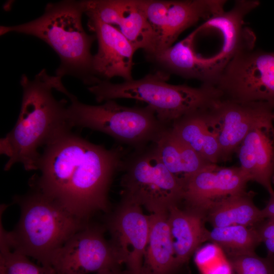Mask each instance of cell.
Here are the masks:
<instances>
[{
    "mask_svg": "<svg viewBox=\"0 0 274 274\" xmlns=\"http://www.w3.org/2000/svg\"><path fill=\"white\" fill-rule=\"evenodd\" d=\"M215 86L222 99L264 102L274 107V52L253 49L236 54Z\"/></svg>",
    "mask_w": 274,
    "mask_h": 274,
    "instance_id": "obj_8",
    "label": "cell"
},
{
    "mask_svg": "<svg viewBox=\"0 0 274 274\" xmlns=\"http://www.w3.org/2000/svg\"><path fill=\"white\" fill-rule=\"evenodd\" d=\"M0 251V274H56L52 267L34 263L4 242H1Z\"/></svg>",
    "mask_w": 274,
    "mask_h": 274,
    "instance_id": "obj_25",
    "label": "cell"
},
{
    "mask_svg": "<svg viewBox=\"0 0 274 274\" xmlns=\"http://www.w3.org/2000/svg\"><path fill=\"white\" fill-rule=\"evenodd\" d=\"M107 227L110 241L121 264L126 266L128 274H142V267L148 245L150 215H145L142 206L122 199L109 218Z\"/></svg>",
    "mask_w": 274,
    "mask_h": 274,
    "instance_id": "obj_12",
    "label": "cell"
},
{
    "mask_svg": "<svg viewBox=\"0 0 274 274\" xmlns=\"http://www.w3.org/2000/svg\"><path fill=\"white\" fill-rule=\"evenodd\" d=\"M14 200L20 208L19 220L10 232L1 223V237L12 251L31 257L45 266L51 267L55 252L88 224L33 189L15 196Z\"/></svg>",
    "mask_w": 274,
    "mask_h": 274,
    "instance_id": "obj_4",
    "label": "cell"
},
{
    "mask_svg": "<svg viewBox=\"0 0 274 274\" xmlns=\"http://www.w3.org/2000/svg\"><path fill=\"white\" fill-rule=\"evenodd\" d=\"M66 116L70 126L87 128L106 133L117 141L143 148L153 143L168 126L163 124L154 111L145 107H127L114 100L93 106L83 104L69 92Z\"/></svg>",
    "mask_w": 274,
    "mask_h": 274,
    "instance_id": "obj_6",
    "label": "cell"
},
{
    "mask_svg": "<svg viewBox=\"0 0 274 274\" xmlns=\"http://www.w3.org/2000/svg\"><path fill=\"white\" fill-rule=\"evenodd\" d=\"M153 144L162 163L182 186L184 180L211 163L179 139L170 126L166 127Z\"/></svg>",
    "mask_w": 274,
    "mask_h": 274,
    "instance_id": "obj_21",
    "label": "cell"
},
{
    "mask_svg": "<svg viewBox=\"0 0 274 274\" xmlns=\"http://www.w3.org/2000/svg\"><path fill=\"white\" fill-rule=\"evenodd\" d=\"M150 229L142 274H174L177 272L167 212L150 215Z\"/></svg>",
    "mask_w": 274,
    "mask_h": 274,
    "instance_id": "obj_20",
    "label": "cell"
},
{
    "mask_svg": "<svg viewBox=\"0 0 274 274\" xmlns=\"http://www.w3.org/2000/svg\"><path fill=\"white\" fill-rule=\"evenodd\" d=\"M240 167L250 181L257 182L268 192L274 184V126L273 123L250 132L235 152Z\"/></svg>",
    "mask_w": 274,
    "mask_h": 274,
    "instance_id": "obj_18",
    "label": "cell"
},
{
    "mask_svg": "<svg viewBox=\"0 0 274 274\" xmlns=\"http://www.w3.org/2000/svg\"><path fill=\"white\" fill-rule=\"evenodd\" d=\"M169 75L158 71L138 79L121 83L100 81L88 88L98 102L118 98L143 101L155 112L164 125L170 126L175 121L194 111L209 108L221 99L214 85L202 84L198 87L173 85L166 81Z\"/></svg>",
    "mask_w": 274,
    "mask_h": 274,
    "instance_id": "obj_5",
    "label": "cell"
},
{
    "mask_svg": "<svg viewBox=\"0 0 274 274\" xmlns=\"http://www.w3.org/2000/svg\"><path fill=\"white\" fill-rule=\"evenodd\" d=\"M84 4L88 18L118 26L136 51L153 52L154 34L139 0H86Z\"/></svg>",
    "mask_w": 274,
    "mask_h": 274,
    "instance_id": "obj_14",
    "label": "cell"
},
{
    "mask_svg": "<svg viewBox=\"0 0 274 274\" xmlns=\"http://www.w3.org/2000/svg\"><path fill=\"white\" fill-rule=\"evenodd\" d=\"M250 181L240 166L209 163L183 182L181 202L206 214L213 201L246 191Z\"/></svg>",
    "mask_w": 274,
    "mask_h": 274,
    "instance_id": "obj_13",
    "label": "cell"
},
{
    "mask_svg": "<svg viewBox=\"0 0 274 274\" xmlns=\"http://www.w3.org/2000/svg\"><path fill=\"white\" fill-rule=\"evenodd\" d=\"M95 274H128L127 271H122L120 267L102 270Z\"/></svg>",
    "mask_w": 274,
    "mask_h": 274,
    "instance_id": "obj_28",
    "label": "cell"
},
{
    "mask_svg": "<svg viewBox=\"0 0 274 274\" xmlns=\"http://www.w3.org/2000/svg\"><path fill=\"white\" fill-rule=\"evenodd\" d=\"M197 35L196 29L174 45L146 55L147 58L160 69L158 71L169 76L174 74L215 86L222 71L213 56L204 57L196 53L194 44Z\"/></svg>",
    "mask_w": 274,
    "mask_h": 274,
    "instance_id": "obj_16",
    "label": "cell"
},
{
    "mask_svg": "<svg viewBox=\"0 0 274 274\" xmlns=\"http://www.w3.org/2000/svg\"><path fill=\"white\" fill-rule=\"evenodd\" d=\"M252 191L230 195L211 203L206 212V221L214 228L239 225L254 227L265 220L262 210L253 202Z\"/></svg>",
    "mask_w": 274,
    "mask_h": 274,
    "instance_id": "obj_22",
    "label": "cell"
},
{
    "mask_svg": "<svg viewBox=\"0 0 274 274\" xmlns=\"http://www.w3.org/2000/svg\"><path fill=\"white\" fill-rule=\"evenodd\" d=\"M259 5L257 1H236L230 10L213 16L199 26L201 29H213L220 33L222 46L215 57L222 70L235 55L253 49L255 36L244 25V19Z\"/></svg>",
    "mask_w": 274,
    "mask_h": 274,
    "instance_id": "obj_17",
    "label": "cell"
},
{
    "mask_svg": "<svg viewBox=\"0 0 274 274\" xmlns=\"http://www.w3.org/2000/svg\"><path fill=\"white\" fill-rule=\"evenodd\" d=\"M139 2L154 34V50L151 54L171 47L184 30L224 11L226 3L223 0Z\"/></svg>",
    "mask_w": 274,
    "mask_h": 274,
    "instance_id": "obj_10",
    "label": "cell"
},
{
    "mask_svg": "<svg viewBox=\"0 0 274 274\" xmlns=\"http://www.w3.org/2000/svg\"><path fill=\"white\" fill-rule=\"evenodd\" d=\"M269 198L265 208L262 210L265 219H274V190L268 191Z\"/></svg>",
    "mask_w": 274,
    "mask_h": 274,
    "instance_id": "obj_27",
    "label": "cell"
},
{
    "mask_svg": "<svg viewBox=\"0 0 274 274\" xmlns=\"http://www.w3.org/2000/svg\"><path fill=\"white\" fill-rule=\"evenodd\" d=\"M56 76L43 69L30 80L22 75L20 84L23 95L21 109L13 128L0 141V152L8 157L4 170L15 164H22L26 170L38 169L41 153L45 146L72 128L66 116L65 100L55 98Z\"/></svg>",
    "mask_w": 274,
    "mask_h": 274,
    "instance_id": "obj_2",
    "label": "cell"
},
{
    "mask_svg": "<svg viewBox=\"0 0 274 274\" xmlns=\"http://www.w3.org/2000/svg\"><path fill=\"white\" fill-rule=\"evenodd\" d=\"M122 170V199L152 214L167 212L181 202L182 182L162 163L153 143L127 155Z\"/></svg>",
    "mask_w": 274,
    "mask_h": 274,
    "instance_id": "obj_7",
    "label": "cell"
},
{
    "mask_svg": "<svg viewBox=\"0 0 274 274\" xmlns=\"http://www.w3.org/2000/svg\"><path fill=\"white\" fill-rule=\"evenodd\" d=\"M84 1L66 0L49 3L43 14L30 22L14 26H1L0 35L14 32L37 37L58 54L60 64L56 75L74 76L84 84L98 83L92 72L91 47L95 35H88L82 23Z\"/></svg>",
    "mask_w": 274,
    "mask_h": 274,
    "instance_id": "obj_3",
    "label": "cell"
},
{
    "mask_svg": "<svg viewBox=\"0 0 274 274\" xmlns=\"http://www.w3.org/2000/svg\"><path fill=\"white\" fill-rule=\"evenodd\" d=\"M204 116L218 140L221 161L226 162L250 132L273 123L274 107L264 102L221 99L206 110Z\"/></svg>",
    "mask_w": 274,
    "mask_h": 274,
    "instance_id": "obj_9",
    "label": "cell"
},
{
    "mask_svg": "<svg viewBox=\"0 0 274 274\" xmlns=\"http://www.w3.org/2000/svg\"><path fill=\"white\" fill-rule=\"evenodd\" d=\"M263 243L265 245L268 254H274V238L266 240Z\"/></svg>",
    "mask_w": 274,
    "mask_h": 274,
    "instance_id": "obj_29",
    "label": "cell"
},
{
    "mask_svg": "<svg viewBox=\"0 0 274 274\" xmlns=\"http://www.w3.org/2000/svg\"><path fill=\"white\" fill-rule=\"evenodd\" d=\"M207 109L188 114L170 126L179 139L203 159L217 164L221 161L220 148L216 136L207 124L204 112Z\"/></svg>",
    "mask_w": 274,
    "mask_h": 274,
    "instance_id": "obj_23",
    "label": "cell"
},
{
    "mask_svg": "<svg viewBox=\"0 0 274 274\" xmlns=\"http://www.w3.org/2000/svg\"><path fill=\"white\" fill-rule=\"evenodd\" d=\"M126 156L121 146L107 149L69 130L44 147L31 186L88 222L95 212L108 211L113 176Z\"/></svg>",
    "mask_w": 274,
    "mask_h": 274,
    "instance_id": "obj_1",
    "label": "cell"
},
{
    "mask_svg": "<svg viewBox=\"0 0 274 274\" xmlns=\"http://www.w3.org/2000/svg\"><path fill=\"white\" fill-rule=\"evenodd\" d=\"M168 222L178 270L188 263L190 257L203 243L208 241L209 230L205 227L206 214L179 205L170 207Z\"/></svg>",
    "mask_w": 274,
    "mask_h": 274,
    "instance_id": "obj_19",
    "label": "cell"
},
{
    "mask_svg": "<svg viewBox=\"0 0 274 274\" xmlns=\"http://www.w3.org/2000/svg\"><path fill=\"white\" fill-rule=\"evenodd\" d=\"M233 274H274V254L261 257L255 252L226 253Z\"/></svg>",
    "mask_w": 274,
    "mask_h": 274,
    "instance_id": "obj_26",
    "label": "cell"
},
{
    "mask_svg": "<svg viewBox=\"0 0 274 274\" xmlns=\"http://www.w3.org/2000/svg\"><path fill=\"white\" fill-rule=\"evenodd\" d=\"M88 26L98 42V50L92 59V72L98 83L114 77H121L124 81L132 80L136 50L131 44L113 25L88 18Z\"/></svg>",
    "mask_w": 274,
    "mask_h": 274,
    "instance_id": "obj_15",
    "label": "cell"
},
{
    "mask_svg": "<svg viewBox=\"0 0 274 274\" xmlns=\"http://www.w3.org/2000/svg\"><path fill=\"white\" fill-rule=\"evenodd\" d=\"M103 229L87 224L54 253L51 267L56 274H88L120 267Z\"/></svg>",
    "mask_w": 274,
    "mask_h": 274,
    "instance_id": "obj_11",
    "label": "cell"
},
{
    "mask_svg": "<svg viewBox=\"0 0 274 274\" xmlns=\"http://www.w3.org/2000/svg\"><path fill=\"white\" fill-rule=\"evenodd\" d=\"M208 241L226 253L255 252L261 241L254 227L234 225L209 230Z\"/></svg>",
    "mask_w": 274,
    "mask_h": 274,
    "instance_id": "obj_24",
    "label": "cell"
}]
</instances>
